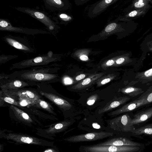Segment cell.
<instances>
[{"label": "cell", "instance_id": "obj_1", "mask_svg": "<svg viewBox=\"0 0 152 152\" xmlns=\"http://www.w3.org/2000/svg\"><path fill=\"white\" fill-rule=\"evenodd\" d=\"M132 119L127 114L108 120L106 131L115 135L128 137L135 129L132 123Z\"/></svg>", "mask_w": 152, "mask_h": 152}, {"label": "cell", "instance_id": "obj_2", "mask_svg": "<svg viewBox=\"0 0 152 152\" xmlns=\"http://www.w3.org/2000/svg\"><path fill=\"white\" fill-rule=\"evenodd\" d=\"M12 141L16 145H29L48 147L54 146V142L50 141L32 135L20 133L1 132V137Z\"/></svg>", "mask_w": 152, "mask_h": 152}, {"label": "cell", "instance_id": "obj_3", "mask_svg": "<svg viewBox=\"0 0 152 152\" xmlns=\"http://www.w3.org/2000/svg\"><path fill=\"white\" fill-rule=\"evenodd\" d=\"M145 146H116L111 145H100L96 144L90 145L81 146L80 152H142Z\"/></svg>", "mask_w": 152, "mask_h": 152}, {"label": "cell", "instance_id": "obj_4", "mask_svg": "<svg viewBox=\"0 0 152 152\" xmlns=\"http://www.w3.org/2000/svg\"><path fill=\"white\" fill-rule=\"evenodd\" d=\"M75 121L66 120L47 126L46 129L38 128L36 134L42 137L50 140H54L56 134L65 131L73 125Z\"/></svg>", "mask_w": 152, "mask_h": 152}, {"label": "cell", "instance_id": "obj_5", "mask_svg": "<svg viewBox=\"0 0 152 152\" xmlns=\"http://www.w3.org/2000/svg\"><path fill=\"white\" fill-rule=\"evenodd\" d=\"M114 135L115 134L113 133L106 131L88 132L85 134L72 136L64 139V140L73 143L93 141L109 138Z\"/></svg>", "mask_w": 152, "mask_h": 152}, {"label": "cell", "instance_id": "obj_6", "mask_svg": "<svg viewBox=\"0 0 152 152\" xmlns=\"http://www.w3.org/2000/svg\"><path fill=\"white\" fill-rule=\"evenodd\" d=\"M97 144L100 145H111L118 147L145 146L143 143L132 141L131 137L115 135L109 137L108 139L103 142Z\"/></svg>", "mask_w": 152, "mask_h": 152}, {"label": "cell", "instance_id": "obj_7", "mask_svg": "<svg viewBox=\"0 0 152 152\" xmlns=\"http://www.w3.org/2000/svg\"><path fill=\"white\" fill-rule=\"evenodd\" d=\"M149 104L147 100V94L131 102L128 103L115 111L111 112L108 115L110 116L117 115L124 113L133 111L141 106Z\"/></svg>", "mask_w": 152, "mask_h": 152}, {"label": "cell", "instance_id": "obj_8", "mask_svg": "<svg viewBox=\"0 0 152 152\" xmlns=\"http://www.w3.org/2000/svg\"><path fill=\"white\" fill-rule=\"evenodd\" d=\"M22 78L31 81H44L51 80L56 77V75L36 72H28L21 75Z\"/></svg>", "mask_w": 152, "mask_h": 152}, {"label": "cell", "instance_id": "obj_9", "mask_svg": "<svg viewBox=\"0 0 152 152\" xmlns=\"http://www.w3.org/2000/svg\"><path fill=\"white\" fill-rule=\"evenodd\" d=\"M105 74L103 73L92 74L81 82L72 86V88L76 90L85 89L96 82L100 78Z\"/></svg>", "mask_w": 152, "mask_h": 152}, {"label": "cell", "instance_id": "obj_10", "mask_svg": "<svg viewBox=\"0 0 152 152\" xmlns=\"http://www.w3.org/2000/svg\"><path fill=\"white\" fill-rule=\"evenodd\" d=\"M41 94L51 101L54 104L64 110L69 109L72 107L71 105L67 101L53 94L40 92Z\"/></svg>", "mask_w": 152, "mask_h": 152}, {"label": "cell", "instance_id": "obj_11", "mask_svg": "<svg viewBox=\"0 0 152 152\" xmlns=\"http://www.w3.org/2000/svg\"><path fill=\"white\" fill-rule=\"evenodd\" d=\"M152 117V107L135 114L132 119V124L134 126L143 124Z\"/></svg>", "mask_w": 152, "mask_h": 152}, {"label": "cell", "instance_id": "obj_12", "mask_svg": "<svg viewBox=\"0 0 152 152\" xmlns=\"http://www.w3.org/2000/svg\"><path fill=\"white\" fill-rule=\"evenodd\" d=\"M131 136L140 139L146 136L152 139V123L135 128L132 132Z\"/></svg>", "mask_w": 152, "mask_h": 152}, {"label": "cell", "instance_id": "obj_13", "mask_svg": "<svg viewBox=\"0 0 152 152\" xmlns=\"http://www.w3.org/2000/svg\"><path fill=\"white\" fill-rule=\"evenodd\" d=\"M129 97L125 96L114 99L110 103L108 104L100 110L99 114L104 113L112 110L127 102L129 100Z\"/></svg>", "mask_w": 152, "mask_h": 152}, {"label": "cell", "instance_id": "obj_14", "mask_svg": "<svg viewBox=\"0 0 152 152\" xmlns=\"http://www.w3.org/2000/svg\"><path fill=\"white\" fill-rule=\"evenodd\" d=\"M10 107L18 120L26 124L34 123L33 120L26 113L13 105Z\"/></svg>", "mask_w": 152, "mask_h": 152}, {"label": "cell", "instance_id": "obj_15", "mask_svg": "<svg viewBox=\"0 0 152 152\" xmlns=\"http://www.w3.org/2000/svg\"><path fill=\"white\" fill-rule=\"evenodd\" d=\"M11 95H17L19 98H26L34 101L39 98L38 95L29 90H23L14 91L12 92Z\"/></svg>", "mask_w": 152, "mask_h": 152}, {"label": "cell", "instance_id": "obj_16", "mask_svg": "<svg viewBox=\"0 0 152 152\" xmlns=\"http://www.w3.org/2000/svg\"><path fill=\"white\" fill-rule=\"evenodd\" d=\"M120 91L125 94L133 97L138 96L144 92L141 88L132 86L126 87L121 89Z\"/></svg>", "mask_w": 152, "mask_h": 152}, {"label": "cell", "instance_id": "obj_17", "mask_svg": "<svg viewBox=\"0 0 152 152\" xmlns=\"http://www.w3.org/2000/svg\"><path fill=\"white\" fill-rule=\"evenodd\" d=\"M28 84L19 80L13 81L1 86L2 89L17 90L27 86Z\"/></svg>", "mask_w": 152, "mask_h": 152}, {"label": "cell", "instance_id": "obj_18", "mask_svg": "<svg viewBox=\"0 0 152 152\" xmlns=\"http://www.w3.org/2000/svg\"><path fill=\"white\" fill-rule=\"evenodd\" d=\"M35 102L34 105L38 107L42 108L53 114H56L53 111L54 109L46 101L39 98L35 100Z\"/></svg>", "mask_w": 152, "mask_h": 152}, {"label": "cell", "instance_id": "obj_19", "mask_svg": "<svg viewBox=\"0 0 152 152\" xmlns=\"http://www.w3.org/2000/svg\"><path fill=\"white\" fill-rule=\"evenodd\" d=\"M45 58L38 57L35 58L33 60L25 62L22 64L23 66H34V65L43 64L49 61Z\"/></svg>", "mask_w": 152, "mask_h": 152}, {"label": "cell", "instance_id": "obj_20", "mask_svg": "<svg viewBox=\"0 0 152 152\" xmlns=\"http://www.w3.org/2000/svg\"><path fill=\"white\" fill-rule=\"evenodd\" d=\"M116 76L114 74H109L100 78L96 82L97 86L100 87L109 83L115 78Z\"/></svg>", "mask_w": 152, "mask_h": 152}, {"label": "cell", "instance_id": "obj_21", "mask_svg": "<svg viewBox=\"0 0 152 152\" xmlns=\"http://www.w3.org/2000/svg\"><path fill=\"white\" fill-rule=\"evenodd\" d=\"M135 78L140 80H148L151 81L152 78V68L147 71L137 73Z\"/></svg>", "mask_w": 152, "mask_h": 152}, {"label": "cell", "instance_id": "obj_22", "mask_svg": "<svg viewBox=\"0 0 152 152\" xmlns=\"http://www.w3.org/2000/svg\"><path fill=\"white\" fill-rule=\"evenodd\" d=\"M6 40L11 45L17 49L24 50H29L27 47L21 44L18 42L12 39L7 38Z\"/></svg>", "mask_w": 152, "mask_h": 152}, {"label": "cell", "instance_id": "obj_23", "mask_svg": "<svg viewBox=\"0 0 152 152\" xmlns=\"http://www.w3.org/2000/svg\"><path fill=\"white\" fill-rule=\"evenodd\" d=\"M35 101L26 98H20L19 104L20 106H22L34 105Z\"/></svg>", "mask_w": 152, "mask_h": 152}, {"label": "cell", "instance_id": "obj_24", "mask_svg": "<svg viewBox=\"0 0 152 152\" xmlns=\"http://www.w3.org/2000/svg\"><path fill=\"white\" fill-rule=\"evenodd\" d=\"M148 1L145 0H139L136 2L134 4L135 8L137 9H142L148 5Z\"/></svg>", "mask_w": 152, "mask_h": 152}, {"label": "cell", "instance_id": "obj_25", "mask_svg": "<svg viewBox=\"0 0 152 152\" xmlns=\"http://www.w3.org/2000/svg\"><path fill=\"white\" fill-rule=\"evenodd\" d=\"M1 99L4 100L5 102L9 104L17 106H20L17 101L11 97L6 96L5 97H1Z\"/></svg>", "mask_w": 152, "mask_h": 152}, {"label": "cell", "instance_id": "obj_26", "mask_svg": "<svg viewBox=\"0 0 152 152\" xmlns=\"http://www.w3.org/2000/svg\"><path fill=\"white\" fill-rule=\"evenodd\" d=\"M34 16L39 19H41L43 21L45 22V21L47 23L48 21H50V20L46 17L44 14L39 12H35L34 13Z\"/></svg>", "mask_w": 152, "mask_h": 152}, {"label": "cell", "instance_id": "obj_27", "mask_svg": "<svg viewBox=\"0 0 152 152\" xmlns=\"http://www.w3.org/2000/svg\"><path fill=\"white\" fill-rule=\"evenodd\" d=\"M98 97L97 95H94L90 97L88 99L87 104L89 106H92L95 104Z\"/></svg>", "mask_w": 152, "mask_h": 152}, {"label": "cell", "instance_id": "obj_28", "mask_svg": "<svg viewBox=\"0 0 152 152\" xmlns=\"http://www.w3.org/2000/svg\"><path fill=\"white\" fill-rule=\"evenodd\" d=\"M39 152H60L56 146L54 145L53 147H48L42 151Z\"/></svg>", "mask_w": 152, "mask_h": 152}, {"label": "cell", "instance_id": "obj_29", "mask_svg": "<svg viewBox=\"0 0 152 152\" xmlns=\"http://www.w3.org/2000/svg\"><path fill=\"white\" fill-rule=\"evenodd\" d=\"M143 12V10H135L131 11L129 14V17H135L137 16L140 15Z\"/></svg>", "mask_w": 152, "mask_h": 152}, {"label": "cell", "instance_id": "obj_30", "mask_svg": "<svg viewBox=\"0 0 152 152\" xmlns=\"http://www.w3.org/2000/svg\"><path fill=\"white\" fill-rule=\"evenodd\" d=\"M117 26V24L115 23H112L108 25L105 29V31L106 32H110L115 29Z\"/></svg>", "mask_w": 152, "mask_h": 152}, {"label": "cell", "instance_id": "obj_31", "mask_svg": "<svg viewBox=\"0 0 152 152\" xmlns=\"http://www.w3.org/2000/svg\"><path fill=\"white\" fill-rule=\"evenodd\" d=\"M148 92H147V100L149 104L152 103V89L150 90V91L149 90Z\"/></svg>", "mask_w": 152, "mask_h": 152}, {"label": "cell", "instance_id": "obj_32", "mask_svg": "<svg viewBox=\"0 0 152 152\" xmlns=\"http://www.w3.org/2000/svg\"><path fill=\"white\" fill-rule=\"evenodd\" d=\"M88 75L86 74H82L79 75L77 76L75 78V80L76 81H79L82 80L85 78Z\"/></svg>", "mask_w": 152, "mask_h": 152}, {"label": "cell", "instance_id": "obj_33", "mask_svg": "<svg viewBox=\"0 0 152 152\" xmlns=\"http://www.w3.org/2000/svg\"><path fill=\"white\" fill-rule=\"evenodd\" d=\"M50 4L52 5H61L62 4V2L60 0H53V1H48Z\"/></svg>", "mask_w": 152, "mask_h": 152}, {"label": "cell", "instance_id": "obj_34", "mask_svg": "<svg viewBox=\"0 0 152 152\" xmlns=\"http://www.w3.org/2000/svg\"><path fill=\"white\" fill-rule=\"evenodd\" d=\"M63 81L66 84H70L72 83V80L69 77L65 78L63 80Z\"/></svg>", "mask_w": 152, "mask_h": 152}, {"label": "cell", "instance_id": "obj_35", "mask_svg": "<svg viewBox=\"0 0 152 152\" xmlns=\"http://www.w3.org/2000/svg\"><path fill=\"white\" fill-rule=\"evenodd\" d=\"M125 59L124 58H121L117 59L116 62L117 64H121L125 62Z\"/></svg>", "mask_w": 152, "mask_h": 152}, {"label": "cell", "instance_id": "obj_36", "mask_svg": "<svg viewBox=\"0 0 152 152\" xmlns=\"http://www.w3.org/2000/svg\"><path fill=\"white\" fill-rule=\"evenodd\" d=\"M114 62L113 60H110L108 61L106 64V65L107 66H110L113 65Z\"/></svg>", "mask_w": 152, "mask_h": 152}, {"label": "cell", "instance_id": "obj_37", "mask_svg": "<svg viewBox=\"0 0 152 152\" xmlns=\"http://www.w3.org/2000/svg\"><path fill=\"white\" fill-rule=\"evenodd\" d=\"M80 58L81 60L83 61H86L88 60V56L85 55H83L81 56Z\"/></svg>", "mask_w": 152, "mask_h": 152}, {"label": "cell", "instance_id": "obj_38", "mask_svg": "<svg viewBox=\"0 0 152 152\" xmlns=\"http://www.w3.org/2000/svg\"><path fill=\"white\" fill-rule=\"evenodd\" d=\"M60 17L62 19H66L68 18V16L66 14H62L60 15Z\"/></svg>", "mask_w": 152, "mask_h": 152}, {"label": "cell", "instance_id": "obj_39", "mask_svg": "<svg viewBox=\"0 0 152 152\" xmlns=\"http://www.w3.org/2000/svg\"><path fill=\"white\" fill-rule=\"evenodd\" d=\"M151 144H152V141H149L147 142L145 144V146H147L150 145ZM149 152H152V149H151V150Z\"/></svg>", "mask_w": 152, "mask_h": 152}, {"label": "cell", "instance_id": "obj_40", "mask_svg": "<svg viewBox=\"0 0 152 152\" xmlns=\"http://www.w3.org/2000/svg\"><path fill=\"white\" fill-rule=\"evenodd\" d=\"M112 0H106L105 2L107 4H109L112 2Z\"/></svg>", "mask_w": 152, "mask_h": 152}, {"label": "cell", "instance_id": "obj_41", "mask_svg": "<svg viewBox=\"0 0 152 152\" xmlns=\"http://www.w3.org/2000/svg\"><path fill=\"white\" fill-rule=\"evenodd\" d=\"M151 81H152V79H151Z\"/></svg>", "mask_w": 152, "mask_h": 152}, {"label": "cell", "instance_id": "obj_42", "mask_svg": "<svg viewBox=\"0 0 152 152\" xmlns=\"http://www.w3.org/2000/svg\"></svg>", "mask_w": 152, "mask_h": 152}]
</instances>
